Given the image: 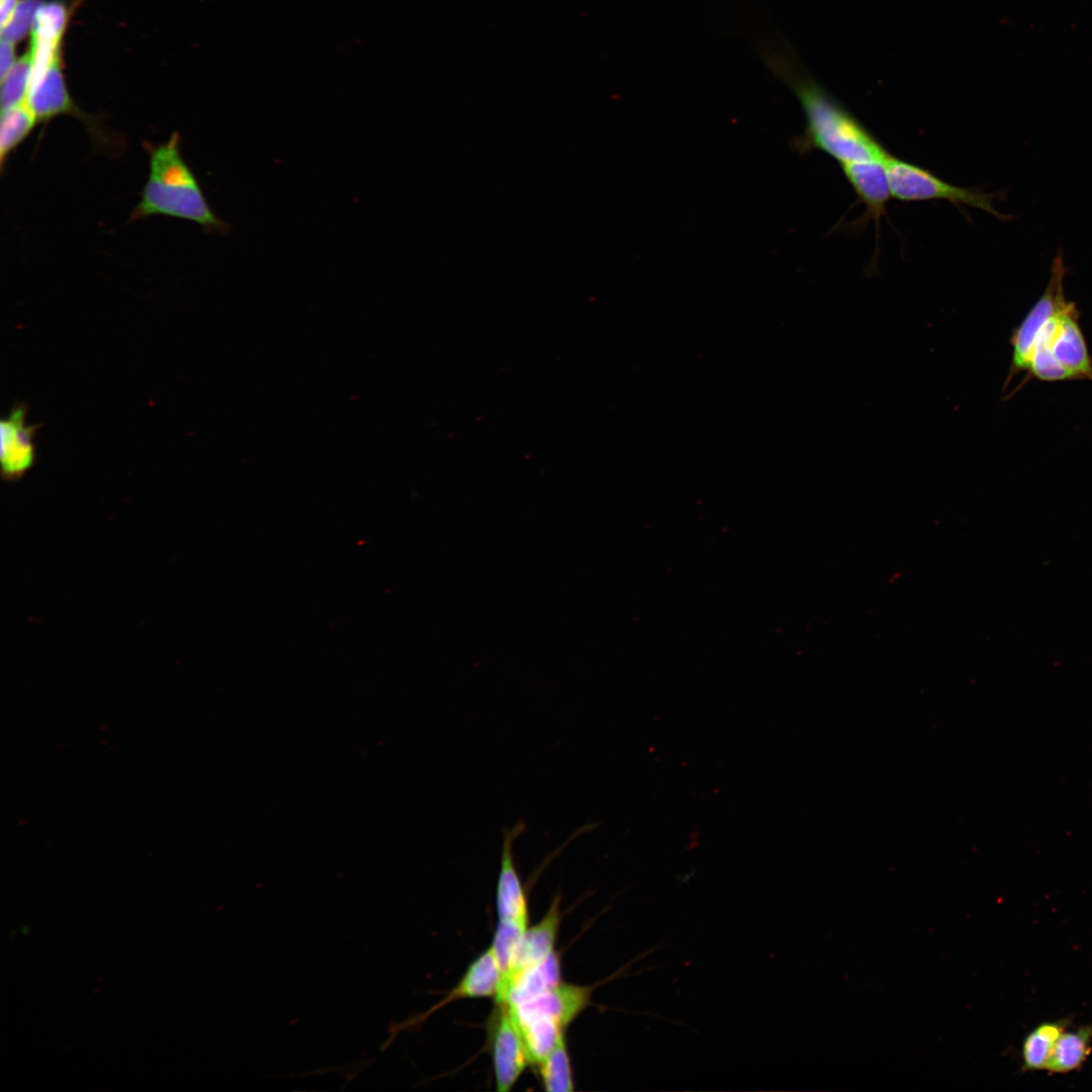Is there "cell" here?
<instances>
[{
    "mask_svg": "<svg viewBox=\"0 0 1092 1092\" xmlns=\"http://www.w3.org/2000/svg\"><path fill=\"white\" fill-rule=\"evenodd\" d=\"M26 405H14L0 422L1 474L6 480H16L33 466L35 461V428L26 422Z\"/></svg>",
    "mask_w": 1092,
    "mask_h": 1092,
    "instance_id": "5",
    "label": "cell"
},
{
    "mask_svg": "<svg viewBox=\"0 0 1092 1092\" xmlns=\"http://www.w3.org/2000/svg\"><path fill=\"white\" fill-rule=\"evenodd\" d=\"M37 124L26 102L1 111L0 165L2 172L9 156L29 136Z\"/></svg>",
    "mask_w": 1092,
    "mask_h": 1092,
    "instance_id": "15",
    "label": "cell"
},
{
    "mask_svg": "<svg viewBox=\"0 0 1092 1092\" xmlns=\"http://www.w3.org/2000/svg\"><path fill=\"white\" fill-rule=\"evenodd\" d=\"M560 979L559 957L553 951L541 963L519 973L498 1004L516 1006L528 1002L558 986Z\"/></svg>",
    "mask_w": 1092,
    "mask_h": 1092,
    "instance_id": "12",
    "label": "cell"
},
{
    "mask_svg": "<svg viewBox=\"0 0 1092 1092\" xmlns=\"http://www.w3.org/2000/svg\"><path fill=\"white\" fill-rule=\"evenodd\" d=\"M502 973L490 946L469 965L461 980L439 1006L460 998L496 999L502 990Z\"/></svg>",
    "mask_w": 1092,
    "mask_h": 1092,
    "instance_id": "11",
    "label": "cell"
},
{
    "mask_svg": "<svg viewBox=\"0 0 1092 1092\" xmlns=\"http://www.w3.org/2000/svg\"><path fill=\"white\" fill-rule=\"evenodd\" d=\"M530 1064L539 1065L555 1045L564 1029L548 1014L521 1004L509 1006Z\"/></svg>",
    "mask_w": 1092,
    "mask_h": 1092,
    "instance_id": "9",
    "label": "cell"
},
{
    "mask_svg": "<svg viewBox=\"0 0 1092 1092\" xmlns=\"http://www.w3.org/2000/svg\"><path fill=\"white\" fill-rule=\"evenodd\" d=\"M492 1028V1060L496 1090L507 1092L529 1063L521 1035L507 1004H498Z\"/></svg>",
    "mask_w": 1092,
    "mask_h": 1092,
    "instance_id": "6",
    "label": "cell"
},
{
    "mask_svg": "<svg viewBox=\"0 0 1092 1092\" xmlns=\"http://www.w3.org/2000/svg\"><path fill=\"white\" fill-rule=\"evenodd\" d=\"M30 75L31 58L27 53L1 78V111L25 102Z\"/></svg>",
    "mask_w": 1092,
    "mask_h": 1092,
    "instance_id": "19",
    "label": "cell"
},
{
    "mask_svg": "<svg viewBox=\"0 0 1092 1092\" xmlns=\"http://www.w3.org/2000/svg\"><path fill=\"white\" fill-rule=\"evenodd\" d=\"M1066 272L1063 254L1058 252L1043 293L1010 336L1011 362L1004 391L1019 373H1025L1019 387L1031 379L1092 383V357L1079 323L1080 313L1065 296Z\"/></svg>",
    "mask_w": 1092,
    "mask_h": 1092,
    "instance_id": "1",
    "label": "cell"
},
{
    "mask_svg": "<svg viewBox=\"0 0 1092 1092\" xmlns=\"http://www.w3.org/2000/svg\"><path fill=\"white\" fill-rule=\"evenodd\" d=\"M528 923L514 920H499L493 937L492 949L502 973V990L495 999L498 1004L509 985L516 954L521 940L528 928Z\"/></svg>",
    "mask_w": 1092,
    "mask_h": 1092,
    "instance_id": "16",
    "label": "cell"
},
{
    "mask_svg": "<svg viewBox=\"0 0 1092 1092\" xmlns=\"http://www.w3.org/2000/svg\"><path fill=\"white\" fill-rule=\"evenodd\" d=\"M11 41L1 39L0 46V76L3 78L8 71L13 67L15 62V49Z\"/></svg>",
    "mask_w": 1092,
    "mask_h": 1092,
    "instance_id": "22",
    "label": "cell"
},
{
    "mask_svg": "<svg viewBox=\"0 0 1092 1092\" xmlns=\"http://www.w3.org/2000/svg\"><path fill=\"white\" fill-rule=\"evenodd\" d=\"M20 0H1L0 3V18L1 25L5 24L11 15L13 14L16 6Z\"/></svg>",
    "mask_w": 1092,
    "mask_h": 1092,
    "instance_id": "23",
    "label": "cell"
},
{
    "mask_svg": "<svg viewBox=\"0 0 1092 1092\" xmlns=\"http://www.w3.org/2000/svg\"><path fill=\"white\" fill-rule=\"evenodd\" d=\"M1064 1029L1060 1021L1045 1022L1035 1027L1023 1041V1068L1025 1070L1045 1069L1054 1046Z\"/></svg>",
    "mask_w": 1092,
    "mask_h": 1092,
    "instance_id": "17",
    "label": "cell"
},
{
    "mask_svg": "<svg viewBox=\"0 0 1092 1092\" xmlns=\"http://www.w3.org/2000/svg\"><path fill=\"white\" fill-rule=\"evenodd\" d=\"M891 196L900 201L946 200L969 205L1004 219L993 205V195L952 185L930 171L889 154L884 160Z\"/></svg>",
    "mask_w": 1092,
    "mask_h": 1092,
    "instance_id": "4",
    "label": "cell"
},
{
    "mask_svg": "<svg viewBox=\"0 0 1092 1092\" xmlns=\"http://www.w3.org/2000/svg\"><path fill=\"white\" fill-rule=\"evenodd\" d=\"M857 199L866 206L867 216L877 228L891 197L884 160H869L840 166Z\"/></svg>",
    "mask_w": 1092,
    "mask_h": 1092,
    "instance_id": "8",
    "label": "cell"
},
{
    "mask_svg": "<svg viewBox=\"0 0 1092 1092\" xmlns=\"http://www.w3.org/2000/svg\"><path fill=\"white\" fill-rule=\"evenodd\" d=\"M764 64L795 93L802 106L806 125L793 141L800 154L818 150L839 165L869 160H885L890 154L868 128L801 66L784 41L766 42L761 48Z\"/></svg>",
    "mask_w": 1092,
    "mask_h": 1092,
    "instance_id": "2",
    "label": "cell"
},
{
    "mask_svg": "<svg viewBox=\"0 0 1092 1092\" xmlns=\"http://www.w3.org/2000/svg\"><path fill=\"white\" fill-rule=\"evenodd\" d=\"M66 6L60 1L42 3L36 11L31 37L62 40L67 25Z\"/></svg>",
    "mask_w": 1092,
    "mask_h": 1092,
    "instance_id": "20",
    "label": "cell"
},
{
    "mask_svg": "<svg viewBox=\"0 0 1092 1092\" xmlns=\"http://www.w3.org/2000/svg\"><path fill=\"white\" fill-rule=\"evenodd\" d=\"M559 923V898L556 897L542 920L527 928L516 954L509 985L519 973L541 963L554 951Z\"/></svg>",
    "mask_w": 1092,
    "mask_h": 1092,
    "instance_id": "10",
    "label": "cell"
},
{
    "mask_svg": "<svg viewBox=\"0 0 1092 1092\" xmlns=\"http://www.w3.org/2000/svg\"><path fill=\"white\" fill-rule=\"evenodd\" d=\"M180 133L161 144L146 143L149 176L130 220L164 215L195 222L207 233L224 235L232 224L217 216L180 151Z\"/></svg>",
    "mask_w": 1092,
    "mask_h": 1092,
    "instance_id": "3",
    "label": "cell"
},
{
    "mask_svg": "<svg viewBox=\"0 0 1092 1092\" xmlns=\"http://www.w3.org/2000/svg\"><path fill=\"white\" fill-rule=\"evenodd\" d=\"M41 0H20L9 20L1 25V39L13 43L21 40L32 29L36 11Z\"/></svg>",
    "mask_w": 1092,
    "mask_h": 1092,
    "instance_id": "21",
    "label": "cell"
},
{
    "mask_svg": "<svg viewBox=\"0 0 1092 1092\" xmlns=\"http://www.w3.org/2000/svg\"><path fill=\"white\" fill-rule=\"evenodd\" d=\"M542 1082L549 1092L573 1091V1080L564 1032L560 1034L550 1053L539 1064Z\"/></svg>",
    "mask_w": 1092,
    "mask_h": 1092,
    "instance_id": "18",
    "label": "cell"
},
{
    "mask_svg": "<svg viewBox=\"0 0 1092 1092\" xmlns=\"http://www.w3.org/2000/svg\"><path fill=\"white\" fill-rule=\"evenodd\" d=\"M525 830L526 824L523 821L504 829L496 884V910L499 920L528 923L526 892L514 855V843Z\"/></svg>",
    "mask_w": 1092,
    "mask_h": 1092,
    "instance_id": "7",
    "label": "cell"
},
{
    "mask_svg": "<svg viewBox=\"0 0 1092 1092\" xmlns=\"http://www.w3.org/2000/svg\"><path fill=\"white\" fill-rule=\"evenodd\" d=\"M1092 1026L1075 1031H1063L1058 1038L1045 1070L1053 1073H1069L1079 1069L1091 1054Z\"/></svg>",
    "mask_w": 1092,
    "mask_h": 1092,
    "instance_id": "14",
    "label": "cell"
},
{
    "mask_svg": "<svg viewBox=\"0 0 1092 1092\" xmlns=\"http://www.w3.org/2000/svg\"><path fill=\"white\" fill-rule=\"evenodd\" d=\"M595 987L596 985L560 983L552 990L522 1004L548 1014L565 1029L590 1004Z\"/></svg>",
    "mask_w": 1092,
    "mask_h": 1092,
    "instance_id": "13",
    "label": "cell"
}]
</instances>
